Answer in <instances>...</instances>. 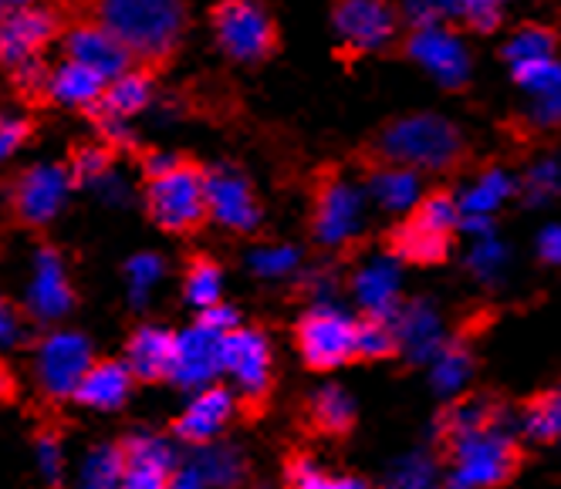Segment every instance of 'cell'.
Here are the masks:
<instances>
[{
	"label": "cell",
	"instance_id": "obj_1",
	"mask_svg": "<svg viewBox=\"0 0 561 489\" xmlns=\"http://www.w3.org/2000/svg\"><path fill=\"white\" fill-rule=\"evenodd\" d=\"M95 21H102L146 68L167 65L190 27L183 0H95Z\"/></svg>",
	"mask_w": 561,
	"mask_h": 489
},
{
	"label": "cell",
	"instance_id": "obj_2",
	"mask_svg": "<svg viewBox=\"0 0 561 489\" xmlns=\"http://www.w3.org/2000/svg\"><path fill=\"white\" fill-rule=\"evenodd\" d=\"M373 152L379 162H396V166L426 170V173H447L467 152V142L454 121L420 112L392 118L373 139Z\"/></svg>",
	"mask_w": 561,
	"mask_h": 489
},
{
	"label": "cell",
	"instance_id": "obj_3",
	"mask_svg": "<svg viewBox=\"0 0 561 489\" xmlns=\"http://www.w3.org/2000/svg\"><path fill=\"white\" fill-rule=\"evenodd\" d=\"M217 48L240 65H261L277 51V24L264 0H217L210 11Z\"/></svg>",
	"mask_w": 561,
	"mask_h": 489
},
{
	"label": "cell",
	"instance_id": "obj_4",
	"mask_svg": "<svg viewBox=\"0 0 561 489\" xmlns=\"http://www.w3.org/2000/svg\"><path fill=\"white\" fill-rule=\"evenodd\" d=\"M146 210L152 223L167 233H193L210 217L207 202V170L180 162L167 176H156L146 186Z\"/></svg>",
	"mask_w": 561,
	"mask_h": 489
},
{
	"label": "cell",
	"instance_id": "obj_5",
	"mask_svg": "<svg viewBox=\"0 0 561 489\" xmlns=\"http://www.w3.org/2000/svg\"><path fill=\"white\" fill-rule=\"evenodd\" d=\"M447 445H450V459H454V476L477 489L504 486L520 466L517 445L501 426L457 435Z\"/></svg>",
	"mask_w": 561,
	"mask_h": 489
},
{
	"label": "cell",
	"instance_id": "obj_6",
	"mask_svg": "<svg viewBox=\"0 0 561 489\" xmlns=\"http://www.w3.org/2000/svg\"><path fill=\"white\" fill-rule=\"evenodd\" d=\"M295 341L308 369L332 372L358 354V324L332 304H318L298 321Z\"/></svg>",
	"mask_w": 561,
	"mask_h": 489
},
{
	"label": "cell",
	"instance_id": "obj_7",
	"mask_svg": "<svg viewBox=\"0 0 561 489\" xmlns=\"http://www.w3.org/2000/svg\"><path fill=\"white\" fill-rule=\"evenodd\" d=\"M75 179L68 166L58 162H37L27 166L14 183H11V213L24 226H48L71 193Z\"/></svg>",
	"mask_w": 561,
	"mask_h": 489
},
{
	"label": "cell",
	"instance_id": "obj_8",
	"mask_svg": "<svg viewBox=\"0 0 561 489\" xmlns=\"http://www.w3.org/2000/svg\"><path fill=\"white\" fill-rule=\"evenodd\" d=\"M332 21L348 51L373 55L396 37L403 11L392 0H332Z\"/></svg>",
	"mask_w": 561,
	"mask_h": 489
},
{
	"label": "cell",
	"instance_id": "obj_9",
	"mask_svg": "<svg viewBox=\"0 0 561 489\" xmlns=\"http://www.w3.org/2000/svg\"><path fill=\"white\" fill-rule=\"evenodd\" d=\"M92 364V345L85 335L55 331L37 345V385L55 401L75 398Z\"/></svg>",
	"mask_w": 561,
	"mask_h": 489
},
{
	"label": "cell",
	"instance_id": "obj_10",
	"mask_svg": "<svg viewBox=\"0 0 561 489\" xmlns=\"http://www.w3.org/2000/svg\"><path fill=\"white\" fill-rule=\"evenodd\" d=\"M366 196L358 186H352L342 176H329L322 186H318L314 196V220H311V233L322 247H345L348 240L358 236L363 230V217H366Z\"/></svg>",
	"mask_w": 561,
	"mask_h": 489
},
{
	"label": "cell",
	"instance_id": "obj_11",
	"mask_svg": "<svg viewBox=\"0 0 561 489\" xmlns=\"http://www.w3.org/2000/svg\"><path fill=\"white\" fill-rule=\"evenodd\" d=\"M407 55L423 71H430L444 89L460 92L467 85V78H470V51L463 48V40L444 21L426 24V27H413L410 37H407Z\"/></svg>",
	"mask_w": 561,
	"mask_h": 489
},
{
	"label": "cell",
	"instance_id": "obj_12",
	"mask_svg": "<svg viewBox=\"0 0 561 489\" xmlns=\"http://www.w3.org/2000/svg\"><path fill=\"white\" fill-rule=\"evenodd\" d=\"M224 372L237 382L248 398L261 401L271 388V345L257 328H233L220 345Z\"/></svg>",
	"mask_w": 561,
	"mask_h": 489
},
{
	"label": "cell",
	"instance_id": "obj_13",
	"mask_svg": "<svg viewBox=\"0 0 561 489\" xmlns=\"http://www.w3.org/2000/svg\"><path fill=\"white\" fill-rule=\"evenodd\" d=\"M207 202H210V220H217L224 230L254 233L261 226V207L254 186L233 166L207 170Z\"/></svg>",
	"mask_w": 561,
	"mask_h": 489
},
{
	"label": "cell",
	"instance_id": "obj_14",
	"mask_svg": "<svg viewBox=\"0 0 561 489\" xmlns=\"http://www.w3.org/2000/svg\"><path fill=\"white\" fill-rule=\"evenodd\" d=\"M55 34L58 18L42 4L4 11V24H0V58H4V68H18L24 61L42 58Z\"/></svg>",
	"mask_w": 561,
	"mask_h": 489
},
{
	"label": "cell",
	"instance_id": "obj_15",
	"mask_svg": "<svg viewBox=\"0 0 561 489\" xmlns=\"http://www.w3.org/2000/svg\"><path fill=\"white\" fill-rule=\"evenodd\" d=\"M220 345H224V331L210 328V324H204V321H196L193 328L180 331L170 382L176 388H207L210 379L217 372H224Z\"/></svg>",
	"mask_w": 561,
	"mask_h": 489
},
{
	"label": "cell",
	"instance_id": "obj_16",
	"mask_svg": "<svg viewBox=\"0 0 561 489\" xmlns=\"http://www.w3.org/2000/svg\"><path fill=\"white\" fill-rule=\"evenodd\" d=\"M65 58L71 61H82L89 68H95L99 74H105L108 81L118 78L123 71L133 68V55L129 48L118 40L102 21H82V24H71L65 31Z\"/></svg>",
	"mask_w": 561,
	"mask_h": 489
},
{
	"label": "cell",
	"instance_id": "obj_17",
	"mask_svg": "<svg viewBox=\"0 0 561 489\" xmlns=\"http://www.w3.org/2000/svg\"><path fill=\"white\" fill-rule=\"evenodd\" d=\"M75 307V291L68 280L65 257L55 247H37L34 270H31V288H27V311L37 321H55L65 317Z\"/></svg>",
	"mask_w": 561,
	"mask_h": 489
},
{
	"label": "cell",
	"instance_id": "obj_18",
	"mask_svg": "<svg viewBox=\"0 0 561 489\" xmlns=\"http://www.w3.org/2000/svg\"><path fill=\"white\" fill-rule=\"evenodd\" d=\"M514 85L528 95V121L535 129L561 126V61L541 58L511 68Z\"/></svg>",
	"mask_w": 561,
	"mask_h": 489
},
{
	"label": "cell",
	"instance_id": "obj_19",
	"mask_svg": "<svg viewBox=\"0 0 561 489\" xmlns=\"http://www.w3.org/2000/svg\"><path fill=\"white\" fill-rule=\"evenodd\" d=\"M230 416H233V395L227 388H204L186 405V412L176 419L173 432L190 445H207L227 429Z\"/></svg>",
	"mask_w": 561,
	"mask_h": 489
},
{
	"label": "cell",
	"instance_id": "obj_20",
	"mask_svg": "<svg viewBox=\"0 0 561 489\" xmlns=\"http://www.w3.org/2000/svg\"><path fill=\"white\" fill-rule=\"evenodd\" d=\"M133 382L136 375L129 369V361H95L89 375L82 379V385H78L75 401L95 412H115L126 405Z\"/></svg>",
	"mask_w": 561,
	"mask_h": 489
},
{
	"label": "cell",
	"instance_id": "obj_21",
	"mask_svg": "<svg viewBox=\"0 0 561 489\" xmlns=\"http://www.w3.org/2000/svg\"><path fill=\"white\" fill-rule=\"evenodd\" d=\"M126 361L139 382L170 379L176 361V335L167 328H156V324H146V328L133 331L126 345Z\"/></svg>",
	"mask_w": 561,
	"mask_h": 489
},
{
	"label": "cell",
	"instance_id": "obj_22",
	"mask_svg": "<svg viewBox=\"0 0 561 489\" xmlns=\"http://www.w3.org/2000/svg\"><path fill=\"white\" fill-rule=\"evenodd\" d=\"M389 251L396 260H407L416 267H433L444 264L454 251V233L433 230L426 223H420L416 217H410L407 223H399L389 236Z\"/></svg>",
	"mask_w": 561,
	"mask_h": 489
},
{
	"label": "cell",
	"instance_id": "obj_23",
	"mask_svg": "<svg viewBox=\"0 0 561 489\" xmlns=\"http://www.w3.org/2000/svg\"><path fill=\"white\" fill-rule=\"evenodd\" d=\"M352 288H355V298H358V304H363L366 317L396 321L399 307H403L399 304V267L389 257L369 260L363 270L355 273Z\"/></svg>",
	"mask_w": 561,
	"mask_h": 489
},
{
	"label": "cell",
	"instance_id": "obj_24",
	"mask_svg": "<svg viewBox=\"0 0 561 489\" xmlns=\"http://www.w3.org/2000/svg\"><path fill=\"white\" fill-rule=\"evenodd\" d=\"M108 89V78L99 74L95 68L82 65V61H61L58 68H51V85H48V102L65 105V108H85L92 112L102 95Z\"/></svg>",
	"mask_w": 561,
	"mask_h": 489
},
{
	"label": "cell",
	"instance_id": "obj_25",
	"mask_svg": "<svg viewBox=\"0 0 561 489\" xmlns=\"http://www.w3.org/2000/svg\"><path fill=\"white\" fill-rule=\"evenodd\" d=\"M366 193L376 199V207L389 213H407L420 207V176L410 166H396V162H379L366 179Z\"/></svg>",
	"mask_w": 561,
	"mask_h": 489
},
{
	"label": "cell",
	"instance_id": "obj_26",
	"mask_svg": "<svg viewBox=\"0 0 561 489\" xmlns=\"http://www.w3.org/2000/svg\"><path fill=\"white\" fill-rule=\"evenodd\" d=\"M152 102H156V78H152V68L142 65V68H129L118 78H112L95 108L118 115V118H133V115H142Z\"/></svg>",
	"mask_w": 561,
	"mask_h": 489
},
{
	"label": "cell",
	"instance_id": "obj_27",
	"mask_svg": "<svg viewBox=\"0 0 561 489\" xmlns=\"http://www.w3.org/2000/svg\"><path fill=\"white\" fill-rule=\"evenodd\" d=\"M396 331L403 348L416 361H433L444 348V335H439V314L426 301H413L407 307H399L396 314Z\"/></svg>",
	"mask_w": 561,
	"mask_h": 489
},
{
	"label": "cell",
	"instance_id": "obj_28",
	"mask_svg": "<svg viewBox=\"0 0 561 489\" xmlns=\"http://www.w3.org/2000/svg\"><path fill=\"white\" fill-rule=\"evenodd\" d=\"M186 466H193L199 476H204L210 489H237L248 473L244 459H240L233 445H214V442L196 445V453L186 459Z\"/></svg>",
	"mask_w": 561,
	"mask_h": 489
},
{
	"label": "cell",
	"instance_id": "obj_29",
	"mask_svg": "<svg viewBox=\"0 0 561 489\" xmlns=\"http://www.w3.org/2000/svg\"><path fill=\"white\" fill-rule=\"evenodd\" d=\"M514 189H517V183L501 166H491L473 179V186L463 189L460 210H463V217H494L514 196Z\"/></svg>",
	"mask_w": 561,
	"mask_h": 489
},
{
	"label": "cell",
	"instance_id": "obj_30",
	"mask_svg": "<svg viewBox=\"0 0 561 489\" xmlns=\"http://www.w3.org/2000/svg\"><path fill=\"white\" fill-rule=\"evenodd\" d=\"M129 473L126 445H95L85 456L82 473H78V489H123V479Z\"/></svg>",
	"mask_w": 561,
	"mask_h": 489
},
{
	"label": "cell",
	"instance_id": "obj_31",
	"mask_svg": "<svg viewBox=\"0 0 561 489\" xmlns=\"http://www.w3.org/2000/svg\"><path fill=\"white\" fill-rule=\"evenodd\" d=\"M558 51V34L548 24H520L504 45V61L511 68L528 65V61H541V58H554Z\"/></svg>",
	"mask_w": 561,
	"mask_h": 489
},
{
	"label": "cell",
	"instance_id": "obj_32",
	"mask_svg": "<svg viewBox=\"0 0 561 489\" xmlns=\"http://www.w3.org/2000/svg\"><path fill=\"white\" fill-rule=\"evenodd\" d=\"M311 422L329 435H345L355 422V405H352L348 392L339 385L318 388L311 398Z\"/></svg>",
	"mask_w": 561,
	"mask_h": 489
},
{
	"label": "cell",
	"instance_id": "obj_33",
	"mask_svg": "<svg viewBox=\"0 0 561 489\" xmlns=\"http://www.w3.org/2000/svg\"><path fill=\"white\" fill-rule=\"evenodd\" d=\"M520 429L535 442L561 439V385L528 401L525 416H520Z\"/></svg>",
	"mask_w": 561,
	"mask_h": 489
},
{
	"label": "cell",
	"instance_id": "obj_34",
	"mask_svg": "<svg viewBox=\"0 0 561 489\" xmlns=\"http://www.w3.org/2000/svg\"><path fill=\"white\" fill-rule=\"evenodd\" d=\"M220 291H224V273L210 257H193L186 267V280H183V294L193 307L207 311L214 304H220Z\"/></svg>",
	"mask_w": 561,
	"mask_h": 489
},
{
	"label": "cell",
	"instance_id": "obj_35",
	"mask_svg": "<svg viewBox=\"0 0 561 489\" xmlns=\"http://www.w3.org/2000/svg\"><path fill=\"white\" fill-rule=\"evenodd\" d=\"M444 18H457L477 34H494L501 24V0H433Z\"/></svg>",
	"mask_w": 561,
	"mask_h": 489
},
{
	"label": "cell",
	"instance_id": "obj_36",
	"mask_svg": "<svg viewBox=\"0 0 561 489\" xmlns=\"http://www.w3.org/2000/svg\"><path fill=\"white\" fill-rule=\"evenodd\" d=\"M470 369H473V358L463 345H444L433 358V388L439 395L457 392L470 379Z\"/></svg>",
	"mask_w": 561,
	"mask_h": 489
},
{
	"label": "cell",
	"instance_id": "obj_37",
	"mask_svg": "<svg viewBox=\"0 0 561 489\" xmlns=\"http://www.w3.org/2000/svg\"><path fill=\"white\" fill-rule=\"evenodd\" d=\"M399 348H403V341H399L396 321H386V317L358 321V358L379 361V358H392Z\"/></svg>",
	"mask_w": 561,
	"mask_h": 489
},
{
	"label": "cell",
	"instance_id": "obj_38",
	"mask_svg": "<svg viewBox=\"0 0 561 489\" xmlns=\"http://www.w3.org/2000/svg\"><path fill=\"white\" fill-rule=\"evenodd\" d=\"M112 152H115L112 145H95V142L78 145L68 162L75 186H99L112 173Z\"/></svg>",
	"mask_w": 561,
	"mask_h": 489
},
{
	"label": "cell",
	"instance_id": "obj_39",
	"mask_svg": "<svg viewBox=\"0 0 561 489\" xmlns=\"http://www.w3.org/2000/svg\"><path fill=\"white\" fill-rule=\"evenodd\" d=\"M520 193H525L528 207H541V202L561 196V159L548 155L525 173V183H520Z\"/></svg>",
	"mask_w": 561,
	"mask_h": 489
},
{
	"label": "cell",
	"instance_id": "obj_40",
	"mask_svg": "<svg viewBox=\"0 0 561 489\" xmlns=\"http://www.w3.org/2000/svg\"><path fill=\"white\" fill-rule=\"evenodd\" d=\"M413 217L433 230H444V233H457L463 223V210H460V199H454L450 193H430L420 199V207L413 210Z\"/></svg>",
	"mask_w": 561,
	"mask_h": 489
},
{
	"label": "cell",
	"instance_id": "obj_41",
	"mask_svg": "<svg viewBox=\"0 0 561 489\" xmlns=\"http://www.w3.org/2000/svg\"><path fill=\"white\" fill-rule=\"evenodd\" d=\"M123 445H126L129 466H156V469H167V473H173V466H176L173 445H170L167 439H159V435L136 432V435H129Z\"/></svg>",
	"mask_w": 561,
	"mask_h": 489
},
{
	"label": "cell",
	"instance_id": "obj_42",
	"mask_svg": "<svg viewBox=\"0 0 561 489\" xmlns=\"http://www.w3.org/2000/svg\"><path fill=\"white\" fill-rule=\"evenodd\" d=\"M386 489H439L436 482V463L426 456H407L399 459L389 476H386Z\"/></svg>",
	"mask_w": 561,
	"mask_h": 489
},
{
	"label": "cell",
	"instance_id": "obj_43",
	"mask_svg": "<svg viewBox=\"0 0 561 489\" xmlns=\"http://www.w3.org/2000/svg\"><path fill=\"white\" fill-rule=\"evenodd\" d=\"M288 486L291 489H369L363 479L352 476H325L314 463L308 459H291L288 466Z\"/></svg>",
	"mask_w": 561,
	"mask_h": 489
},
{
	"label": "cell",
	"instance_id": "obj_44",
	"mask_svg": "<svg viewBox=\"0 0 561 489\" xmlns=\"http://www.w3.org/2000/svg\"><path fill=\"white\" fill-rule=\"evenodd\" d=\"M11 81H14V92L24 102H48L51 68H45L42 58H34V61H24V65L11 68Z\"/></svg>",
	"mask_w": 561,
	"mask_h": 489
},
{
	"label": "cell",
	"instance_id": "obj_45",
	"mask_svg": "<svg viewBox=\"0 0 561 489\" xmlns=\"http://www.w3.org/2000/svg\"><path fill=\"white\" fill-rule=\"evenodd\" d=\"M163 260L156 254H136L129 264H126V277H129V291H133V304H142L152 283L163 277Z\"/></svg>",
	"mask_w": 561,
	"mask_h": 489
},
{
	"label": "cell",
	"instance_id": "obj_46",
	"mask_svg": "<svg viewBox=\"0 0 561 489\" xmlns=\"http://www.w3.org/2000/svg\"><path fill=\"white\" fill-rule=\"evenodd\" d=\"M248 264L257 277H267V280L288 277L298 267V251L295 247H261L248 257Z\"/></svg>",
	"mask_w": 561,
	"mask_h": 489
},
{
	"label": "cell",
	"instance_id": "obj_47",
	"mask_svg": "<svg viewBox=\"0 0 561 489\" xmlns=\"http://www.w3.org/2000/svg\"><path fill=\"white\" fill-rule=\"evenodd\" d=\"M504 260H507V251H504V243L494 240V233L491 236H477V247L470 251V270L477 277L494 280L501 273Z\"/></svg>",
	"mask_w": 561,
	"mask_h": 489
},
{
	"label": "cell",
	"instance_id": "obj_48",
	"mask_svg": "<svg viewBox=\"0 0 561 489\" xmlns=\"http://www.w3.org/2000/svg\"><path fill=\"white\" fill-rule=\"evenodd\" d=\"M34 453H37V469L48 482H61V439L55 432H42L34 439Z\"/></svg>",
	"mask_w": 561,
	"mask_h": 489
},
{
	"label": "cell",
	"instance_id": "obj_49",
	"mask_svg": "<svg viewBox=\"0 0 561 489\" xmlns=\"http://www.w3.org/2000/svg\"><path fill=\"white\" fill-rule=\"evenodd\" d=\"M95 115V126L105 139V145L112 149H133L136 145V136L129 132V118H118V115H108V112H92Z\"/></svg>",
	"mask_w": 561,
	"mask_h": 489
},
{
	"label": "cell",
	"instance_id": "obj_50",
	"mask_svg": "<svg viewBox=\"0 0 561 489\" xmlns=\"http://www.w3.org/2000/svg\"><path fill=\"white\" fill-rule=\"evenodd\" d=\"M31 121L21 118V115H4V121H0V155H14L27 139H31Z\"/></svg>",
	"mask_w": 561,
	"mask_h": 489
},
{
	"label": "cell",
	"instance_id": "obj_51",
	"mask_svg": "<svg viewBox=\"0 0 561 489\" xmlns=\"http://www.w3.org/2000/svg\"><path fill=\"white\" fill-rule=\"evenodd\" d=\"M123 489H170V473L156 466H129Z\"/></svg>",
	"mask_w": 561,
	"mask_h": 489
},
{
	"label": "cell",
	"instance_id": "obj_52",
	"mask_svg": "<svg viewBox=\"0 0 561 489\" xmlns=\"http://www.w3.org/2000/svg\"><path fill=\"white\" fill-rule=\"evenodd\" d=\"M0 331H4V348H18L24 338V317L8 301H4V311H0Z\"/></svg>",
	"mask_w": 561,
	"mask_h": 489
},
{
	"label": "cell",
	"instance_id": "obj_53",
	"mask_svg": "<svg viewBox=\"0 0 561 489\" xmlns=\"http://www.w3.org/2000/svg\"><path fill=\"white\" fill-rule=\"evenodd\" d=\"M199 321L204 324H210V328H217V331H233V328H240V314H237V307H227V304H214V307H207V311H199Z\"/></svg>",
	"mask_w": 561,
	"mask_h": 489
},
{
	"label": "cell",
	"instance_id": "obj_54",
	"mask_svg": "<svg viewBox=\"0 0 561 489\" xmlns=\"http://www.w3.org/2000/svg\"><path fill=\"white\" fill-rule=\"evenodd\" d=\"M538 257L551 267H561V226H548L538 236Z\"/></svg>",
	"mask_w": 561,
	"mask_h": 489
},
{
	"label": "cell",
	"instance_id": "obj_55",
	"mask_svg": "<svg viewBox=\"0 0 561 489\" xmlns=\"http://www.w3.org/2000/svg\"><path fill=\"white\" fill-rule=\"evenodd\" d=\"M180 155H173V152H149V155H142V170H146V176L149 179H156V176H167V173H173L176 166H180Z\"/></svg>",
	"mask_w": 561,
	"mask_h": 489
},
{
	"label": "cell",
	"instance_id": "obj_56",
	"mask_svg": "<svg viewBox=\"0 0 561 489\" xmlns=\"http://www.w3.org/2000/svg\"><path fill=\"white\" fill-rule=\"evenodd\" d=\"M170 489H210V486H207V479L199 476L193 466H186V463H183L180 469H173V473H170Z\"/></svg>",
	"mask_w": 561,
	"mask_h": 489
},
{
	"label": "cell",
	"instance_id": "obj_57",
	"mask_svg": "<svg viewBox=\"0 0 561 489\" xmlns=\"http://www.w3.org/2000/svg\"><path fill=\"white\" fill-rule=\"evenodd\" d=\"M37 0H4V11H14V8H31Z\"/></svg>",
	"mask_w": 561,
	"mask_h": 489
},
{
	"label": "cell",
	"instance_id": "obj_58",
	"mask_svg": "<svg viewBox=\"0 0 561 489\" xmlns=\"http://www.w3.org/2000/svg\"><path fill=\"white\" fill-rule=\"evenodd\" d=\"M444 489H477V486H470V482H463V479H457V476H454Z\"/></svg>",
	"mask_w": 561,
	"mask_h": 489
},
{
	"label": "cell",
	"instance_id": "obj_59",
	"mask_svg": "<svg viewBox=\"0 0 561 489\" xmlns=\"http://www.w3.org/2000/svg\"><path fill=\"white\" fill-rule=\"evenodd\" d=\"M501 4H507V0H501Z\"/></svg>",
	"mask_w": 561,
	"mask_h": 489
}]
</instances>
